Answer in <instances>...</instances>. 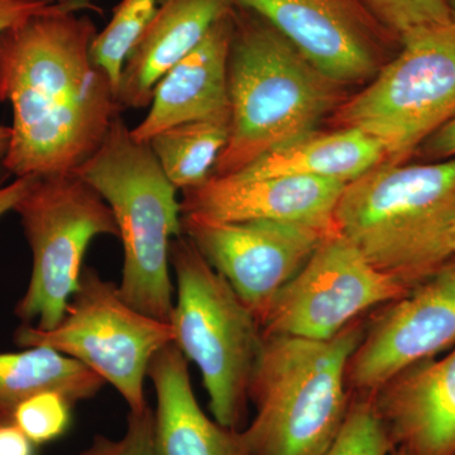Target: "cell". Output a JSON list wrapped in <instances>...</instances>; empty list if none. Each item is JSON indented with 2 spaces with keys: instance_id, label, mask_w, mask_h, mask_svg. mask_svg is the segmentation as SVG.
<instances>
[{
  "instance_id": "1",
  "label": "cell",
  "mask_w": 455,
  "mask_h": 455,
  "mask_svg": "<svg viewBox=\"0 0 455 455\" xmlns=\"http://www.w3.org/2000/svg\"><path fill=\"white\" fill-rule=\"evenodd\" d=\"M82 5L53 3L0 36V101L13 110L8 176L77 172L123 107L90 50L98 35Z\"/></svg>"
},
{
  "instance_id": "2",
  "label": "cell",
  "mask_w": 455,
  "mask_h": 455,
  "mask_svg": "<svg viewBox=\"0 0 455 455\" xmlns=\"http://www.w3.org/2000/svg\"><path fill=\"white\" fill-rule=\"evenodd\" d=\"M233 20L228 60L230 134L212 176L233 175L315 131L347 99L344 86L317 70L263 18L235 7Z\"/></svg>"
},
{
  "instance_id": "3",
  "label": "cell",
  "mask_w": 455,
  "mask_h": 455,
  "mask_svg": "<svg viewBox=\"0 0 455 455\" xmlns=\"http://www.w3.org/2000/svg\"><path fill=\"white\" fill-rule=\"evenodd\" d=\"M250 398L256 416L241 431L248 455H324L348 415L346 376L363 339L348 326L328 340L263 334Z\"/></svg>"
},
{
  "instance_id": "4",
  "label": "cell",
  "mask_w": 455,
  "mask_h": 455,
  "mask_svg": "<svg viewBox=\"0 0 455 455\" xmlns=\"http://www.w3.org/2000/svg\"><path fill=\"white\" fill-rule=\"evenodd\" d=\"M77 175L106 200L123 244V300L170 323L173 289L171 242L182 235L181 202L148 143L132 137L121 116Z\"/></svg>"
},
{
  "instance_id": "5",
  "label": "cell",
  "mask_w": 455,
  "mask_h": 455,
  "mask_svg": "<svg viewBox=\"0 0 455 455\" xmlns=\"http://www.w3.org/2000/svg\"><path fill=\"white\" fill-rule=\"evenodd\" d=\"M454 212L455 158L382 163L347 185L334 221L376 267L412 287L439 267L440 235Z\"/></svg>"
},
{
  "instance_id": "6",
  "label": "cell",
  "mask_w": 455,
  "mask_h": 455,
  "mask_svg": "<svg viewBox=\"0 0 455 455\" xmlns=\"http://www.w3.org/2000/svg\"><path fill=\"white\" fill-rule=\"evenodd\" d=\"M170 263L173 344L199 368L215 421L238 430L265 338L259 319L187 235L171 242Z\"/></svg>"
},
{
  "instance_id": "7",
  "label": "cell",
  "mask_w": 455,
  "mask_h": 455,
  "mask_svg": "<svg viewBox=\"0 0 455 455\" xmlns=\"http://www.w3.org/2000/svg\"><path fill=\"white\" fill-rule=\"evenodd\" d=\"M455 116V18L410 36L363 90L335 110L339 128L377 140L388 164H405Z\"/></svg>"
},
{
  "instance_id": "8",
  "label": "cell",
  "mask_w": 455,
  "mask_h": 455,
  "mask_svg": "<svg viewBox=\"0 0 455 455\" xmlns=\"http://www.w3.org/2000/svg\"><path fill=\"white\" fill-rule=\"evenodd\" d=\"M13 212L32 252L31 278L14 314L50 331L79 287L89 245L99 235L118 236V227L106 200L76 172L35 178Z\"/></svg>"
},
{
  "instance_id": "9",
  "label": "cell",
  "mask_w": 455,
  "mask_h": 455,
  "mask_svg": "<svg viewBox=\"0 0 455 455\" xmlns=\"http://www.w3.org/2000/svg\"><path fill=\"white\" fill-rule=\"evenodd\" d=\"M14 339L23 348L47 347L80 362L124 398L131 412L145 410V381L152 358L173 343L170 323L123 300L118 284L84 268L61 322L50 331L22 324Z\"/></svg>"
},
{
  "instance_id": "10",
  "label": "cell",
  "mask_w": 455,
  "mask_h": 455,
  "mask_svg": "<svg viewBox=\"0 0 455 455\" xmlns=\"http://www.w3.org/2000/svg\"><path fill=\"white\" fill-rule=\"evenodd\" d=\"M410 289L334 232L272 299L259 324L265 335L328 340L348 328L359 314L396 301Z\"/></svg>"
},
{
  "instance_id": "11",
  "label": "cell",
  "mask_w": 455,
  "mask_h": 455,
  "mask_svg": "<svg viewBox=\"0 0 455 455\" xmlns=\"http://www.w3.org/2000/svg\"><path fill=\"white\" fill-rule=\"evenodd\" d=\"M274 27L317 70L339 85L367 84L401 42L363 0H235Z\"/></svg>"
},
{
  "instance_id": "12",
  "label": "cell",
  "mask_w": 455,
  "mask_h": 455,
  "mask_svg": "<svg viewBox=\"0 0 455 455\" xmlns=\"http://www.w3.org/2000/svg\"><path fill=\"white\" fill-rule=\"evenodd\" d=\"M187 235L260 319L276 293L338 230L271 220L212 221L182 215Z\"/></svg>"
},
{
  "instance_id": "13",
  "label": "cell",
  "mask_w": 455,
  "mask_h": 455,
  "mask_svg": "<svg viewBox=\"0 0 455 455\" xmlns=\"http://www.w3.org/2000/svg\"><path fill=\"white\" fill-rule=\"evenodd\" d=\"M455 343V256L395 301L362 339L348 366L359 390H381Z\"/></svg>"
},
{
  "instance_id": "14",
  "label": "cell",
  "mask_w": 455,
  "mask_h": 455,
  "mask_svg": "<svg viewBox=\"0 0 455 455\" xmlns=\"http://www.w3.org/2000/svg\"><path fill=\"white\" fill-rule=\"evenodd\" d=\"M346 187L307 176H212L182 191L181 212L212 221L271 220L337 230L335 209Z\"/></svg>"
},
{
  "instance_id": "15",
  "label": "cell",
  "mask_w": 455,
  "mask_h": 455,
  "mask_svg": "<svg viewBox=\"0 0 455 455\" xmlns=\"http://www.w3.org/2000/svg\"><path fill=\"white\" fill-rule=\"evenodd\" d=\"M374 406L410 455H455V348L398 374Z\"/></svg>"
},
{
  "instance_id": "16",
  "label": "cell",
  "mask_w": 455,
  "mask_h": 455,
  "mask_svg": "<svg viewBox=\"0 0 455 455\" xmlns=\"http://www.w3.org/2000/svg\"><path fill=\"white\" fill-rule=\"evenodd\" d=\"M233 13L218 20L205 38L156 85L145 118L131 134L140 142L181 123L230 116L228 60Z\"/></svg>"
},
{
  "instance_id": "17",
  "label": "cell",
  "mask_w": 455,
  "mask_h": 455,
  "mask_svg": "<svg viewBox=\"0 0 455 455\" xmlns=\"http://www.w3.org/2000/svg\"><path fill=\"white\" fill-rule=\"evenodd\" d=\"M235 7V0H160L151 22L125 62L118 92L123 109L148 107L164 75L196 49L212 27Z\"/></svg>"
},
{
  "instance_id": "18",
  "label": "cell",
  "mask_w": 455,
  "mask_h": 455,
  "mask_svg": "<svg viewBox=\"0 0 455 455\" xmlns=\"http://www.w3.org/2000/svg\"><path fill=\"white\" fill-rule=\"evenodd\" d=\"M188 359L175 344L152 358L147 376L156 391L155 448L157 455H248L242 433L205 415L197 403Z\"/></svg>"
},
{
  "instance_id": "19",
  "label": "cell",
  "mask_w": 455,
  "mask_h": 455,
  "mask_svg": "<svg viewBox=\"0 0 455 455\" xmlns=\"http://www.w3.org/2000/svg\"><path fill=\"white\" fill-rule=\"evenodd\" d=\"M383 161L381 145L363 132L315 130L260 156L233 175L248 179L307 176L348 185Z\"/></svg>"
},
{
  "instance_id": "20",
  "label": "cell",
  "mask_w": 455,
  "mask_h": 455,
  "mask_svg": "<svg viewBox=\"0 0 455 455\" xmlns=\"http://www.w3.org/2000/svg\"><path fill=\"white\" fill-rule=\"evenodd\" d=\"M106 382L80 362L47 347L0 353V424L12 423L27 398L56 391L74 403L99 394Z\"/></svg>"
},
{
  "instance_id": "21",
  "label": "cell",
  "mask_w": 455,
  "mask_h": 455,
  "mask_svg": "<svg viewBox=\"0 0 455 455\" xmlns=\"http://www.w3.org/2000/svg\"><path fill=\"white\" fill-rule=\"evenodd\" d=\"M229 134L230 116H214L164 130L148 145L173 187L185 191L212 178Z\"/></svg>"
},
{
  "instance_id": "22",
  "label": "cell",
  "mask_w": 455,
  "mask_h": 455,
  "mask_svg": "<svg viewBox=\"0 0 455 455\" xmlns=\"http://www.w3.org/2000/svg\"><path fill=\"white\" fill-rule=\"evenodd\" d=\"M160 0H121L108 25L92 41V62L106 73L118 97L123 70L154 17Z\"/></svg>"
},
{
  "instance_id": "23",
  "label": "cell",
  "mask_w": 455,
  "mask_h": 455,
  "mask_svg": "<svg viewBox=\"0 0 455 455\" xmlns=\"http://www.w3.org/2000/svg\"><path fill=\"white\" fill-rule=\"evenodd\" d=\"M373 16L403 44L423 29L448 25L455 18L449 0H363Z\"/></svg>"
},
{
  "instance_id": "24",
  "label": "cell",
  "mask_w": 455,
  "mask_h": 455,
  "mask_svg": "<svg viewBox=\"0 0 455 455\" xmlns=\"http://www.w3.org/2000/svg\"><path fill=\"white\" fill-rule=\"evenodd\" d=\"M392 442L374 403L363 401L349 407L348 415L324 455H391Z\"/></svg>"
},
{
  "instance_id": "25",
  "label": "cell",
  "mask_w": 455,
  "mask_h": 455,
  "mask_svg": "<svg viewBox=\"0 0 455 455\" xmlns=\"http://www.w3.org/2000/svg\"><path fill=\"white\" fill-rule=\"evenodd\" d=\"M73 405V401L60 392H41L17 407L12 423L38 447L61 438L68 430Z\"/></svg>"
},
{
  "instance_id": "26",
  "label": "cell",
  "mask_w": 455,
  "mask_h": 455,
  "mask_svg": "<svg viewBox=\"0 0 455 455\" xmlns=\"http://www.w3.org/2000/svg\"><path fill=\"white\" fill-rule=\"evenodd\" d=\"M104 455H157L155 448V412L151 407L128 415L121 439H107Z\"/></svg>"
},
{
  "instance_id": "27",
  "label": "cell",
  "mask_w": 455,
  "mask_h": 455,
  "mask_svg": "<svg viewBox=\"0 0 455 455\" xmlns=\"http://www.w3.org/2000/svg\"><path fill=\"white\" fill-rule=\"evenodd\" d=\"M51 5L41 0H0V36Z\"/></svg>"
},
{
  "instance_id": "28",
  "label": "cell",
  "mask_w": 455,
  "mask_h": 455,
  "mask_svg": "<svg viewBox=\"0 0 455 455\" xmlns=\"http://www.w3.org/2000/svg\"><path fill=\"white\" fill-rule=\"evenodd\" d=\"M419 151L430 163L455 158V116L425 140Z\"/></svg>"
},
{
  "instance_id": "29",
  "label": "cell",
  "mask_w": 455,
  "mask_h": 455,
  "mask_svg": "<svg viewBox=\"0 0 455 455\" xmlns=\"http://www.w3.org/2000/svg\"><path fill=\"white\" fill-rule=\"evenodd\" d=\"M37 445L13 423L0 424V455H36Z\"/></svg>"
},
{
  "instance_id": "30",
  "label": "cell",
  "mask_w": 455,
  "mask_h": 455,
  "mask_svg": "<svg viewBox=\"0 0 455 455\" xmlns=\"http://www.w3.org/2000/svg\"><path fill=\"white\" fill-rule=\"evenodd\" d=\"M33 180L35 178H16L11 184L0 185V218L13 211L18 200L31 187Z\"/></svg>"
},
{
  "instance_id": "31",
  "label": "cell",
  "mask_w": 455,
  "mask_h": 455,
  "mask_svg": "<svg viewBox=\"0 0 455 455\" xmlns=\"http://www.w3.org/2000/svg\"><path fill=\"white\" fill-rule=\"evenodd\" d=\"M453 256H455V212L440 235L436 259L440 266Z\"/></svg>"
},
{
  "instance_id": "32",
  "label": "cell",
  "mask_w": 455,
  "mask_h": 455,
  "mask_svg": "<svg viewBox=\"0 0 455 455\" xmlns=\"http://www.w3.org/2000/svg\"><path fill=\"white\" fill-rule=\"evenodd\" d=\"M12 130L7 125L0 124V185L3 180L8 178L7 171H5L4 163L7 157L9 143H11Z\"/></svg>"
},
{
  "instance_id": "33",
  "label": "cell",
  "mask_w": 455,
  "mask_h": 455,
  "mask_svg": "<svg viewBox=\"0 0 455 455\" xmlns=\"http://www.w3.org/2000/svg\"><path fill=\"white\" fill-rule=\"evenodd\" d=\"M107 439L106 436H97L92 440V445L79 455H104L106 453Z\"/></svg>"
},
{
  "instance_id": "34",
  "label": "cell",
  "mask_w": 455,
  "mask_h": 455,
  "mask_svg": "<svg viewBox=\"0 0 455 455\" xmlns=\"http://www.w3.org/2000/svg\"><path fill=\"white\" fill-rule=\"evenodd\" d=\"M92 0H57V3H62V4L82 5V7L92 9V11H98V9L94 7V4H92Z\"/></svg>"
},
{
  "instance_id": "35",
  "label": "cell",
  "mask_w": 455,
  "mask_h": 455,
  "mask_svg": "<svg viewBox=\"0 0 455 455\" xmlns=\"http://www.w3.org/2000/svg\"><path fill=\"white\" fill-rule=\"evenodd\" d=\"M391 455H410V454L407 453L405 449L398 447L396 449V451H392Z\"/></svg>"
},
{
  "instance_id": "36",
  "label": "cell",
  "mask_w": 455,
  "mask_h": 455,
  "mask_svg": "<svg viewBox=\"0 0 455 455\" xmlns=\"http://www.w3.org/2000/svg\"><path fill=\"white\" fill-rule=\"evenodd\" d=\"M41 2L49 3V4H53V3H57V0H41Z\"/></svg>"
},
{
  "instance_id": "37",
  "label": "cell",
  "mask_w": 455,
  "mask_h": 455,
  "mask_svg": "<svg viewBox=\"0 0 455 455\" xmlns=\"http://www.w3.org/2000/svg\"><path fill=\"white\" fill-rule=\"evenodd\" d=\"M449 2H451V7H453L455 11V0H449Z\"/></svg>"
}]
</instances>
